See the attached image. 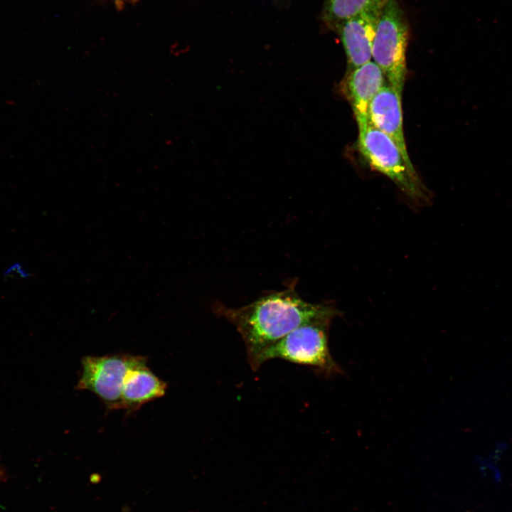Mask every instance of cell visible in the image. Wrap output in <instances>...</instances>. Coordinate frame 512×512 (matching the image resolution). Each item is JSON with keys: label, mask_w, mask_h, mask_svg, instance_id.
Returning <instances> with one entry per match:
<instances>
[{"label": "cell", "mask_w": 512, "mask_h": 512, "mask_svg": "<svg viewBox=\"0 0 512 512\" xmlns=\"http://www.w3.org/2000/svg\"><path fill=\"white\" fill-rule=\"evenodd\" d=\"M295 282L286 289L274 292L239 308H230L216 302L213 312L233 324L245 346L250 367L257 356L299 326L314 319L336 316L335 308L304 300Z\"/></svg>", "instance_id": "6da1fadb"}, {"label": "cell", "mask_w": 512, "mask_h": 512, "mask_svg": "<svg viewBox=\"0 0 512 512\" xmlns=\"http://www.w3.org/2000/svg\"><path fill=\"white\" fill-rule=\"evenodd\" d=\"M334 315L314 319L295 329L264 350L251 368L257 371L272 359H282L312 368L326 375L341 373V368L331 355L328 336Z\"/></svg>", "instance_id": "7a4b0ae2"}, {"label": "cell", "mask_w": 512, "mask_h": 512, "mask_svg": "<svg viewBox=\"0 0 512 512\" xmlns=\"http://www.w3.org/2000/svg\"><path fill=\"white\" fill-rule=\"evenodd\" d=\"M358 148L368 164L388 177L415 203L427 201L428 193L414 166L404 159L395 142L370 122L358 127Z\"/></svg>", "instance_id": "3957f363"}, {"label": "cell", "mask_w": 512, "mask_h": 512, "mask_svg": "<svg viewBox=\"0 0 512 512\" xmlns=\"http://www.w3.org/2000/svg\"><path fill=\"white\" fill-rule=\"evenodd\" d=\"M409 31L407 19L399 2L388 0L378 20L372 59L382 70L388 83L401 94L406 75Z\"/></svg>", "instance_id": "277c9868"}, {"label": "cell", "mask_w": 512, "mask_h": 512, "mask_svg": "<svg viewBox=\"0 0 512 512\" xmlns=\"http://www.w3.org/2000/svg\"><path fill=\"white\" fill-rule=\"evenodd\" d=\"M144 356L117 353L82 358L78 390L95 394L109 410H121L122 386L128 370Z\"/></svg>", "instance_id": "5b68a950"}, {"label": "cell", "mask_w": 512, "mask_h": 512, "mask_svg": "<svg viewBox=\"0 0 512 512\" xmlns=\"http://www.w3.org/2000/svg\"><path fill=\"white\" fill-rule=\"evenodd\" d=\"M383 7L358 14L334 29L343 44L348 71L371 60L373 44Z\"/></svg>", "instance_id": "8992f818"}, {"label": "cell", "mask_w": 512, "mask_h": 512, "mask_svg": "<svg viewBox=\"0 0 512 512\" xmlns=\"http://www.w3.org/2000/svg\"><path fill=\"white\" fill-rule=\"evenodd\" d=\"M385 80L382 70L372 60L348 71L344 82V92L358 127L370 122V105L375 96L385 85Z\"/></svg>", "instance_id": "52a82bcc"}, {"label": "cell", "mask_w": 512, "mask_h": 512, "mask_svg": "<svg viewBox=\"0 0 512 512\" xmlns=\"http://www.w3.org/2000/svg\"><path fill=\"white\" fill-rule=\"evenodd\" d=\"M402 94L385 85L375 96L369 109V121L375 127L387 134L397 145L410 166L402 127Z\"/></svg>", "instance_id": "ba28073f"}, {"label": "cell", "mask_w": 512, "mask_h": 512, "mask_svg": "<svg viewBox=\"0 0 512 512\" xmlns=\"http://www.w3.org/2000/svg\"><path fill=\"white\" fill-rule=\"evenodd\" d=\"M146 358L131 367L125 376L121 395V410L135 412L143 405L164 396L167 384L147 366Z\"/></svg>", "instance_id": "9c48e42d"}, {"label": "cell", "mask_w": 512, "mask_h": 512, "mask_svg": "<svg viewBox=\"0 0 512 512\" xmlns=\"http://www.w3.org/2000/svg\"><path fill=\"white\" fill-rule=\"evenodd\" d=\"M388 0H325L323 19L335 29L347 19L363 11L383 6Z\"/></svg>", "instance_id": "30bf717a"}]
</instances>
